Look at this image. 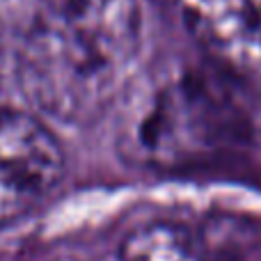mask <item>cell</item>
Returning <instances> with one entry per match:
<instances>
[{"label": "cell", "instance_id": "obj_2", "mask_svg": "<svg viewBox=\"0 0 261 261\" xmlns=\"http://www.w3.org/2000/svg\"><path fill=\"white\" fill-rule=\"evenodd\" d=\"M222 83L231 81L216 69H186L156 83L126 130V151L153 170H184L241 142L248 119Z\"/></svg>", "mask_w": 261, "mask_h": 261}, {"label": "cell", "instance_id": "obj_6", "mask_svg": "<svg viewBox=\"0 0 261 261\" xmlns=\"http://www.w3.org/2000/svg\"><path fill=\"white\" fill-rule=\"evenodd\" d=\"M55 261H83V259H71V257H67V259H55Z\"/></svg>", "mask_w": 261, "mask_h": 261}, {"label": "cell", "instance_id": "obj_3", "mask_svg": "<svg viewBox=\"0 0 261 261\" xmlns=\"http://www.w3.org/2000/svg\"><path fill=\"white\" fill-rule=\"evenodd\" d=\"M62 144L37 117L0 110V227L35 211L64 179Z\"/></svg>", "mask_w": 261, "mask_h": 261}, {"label": "cell", "instance_id": "obj_5", "mask_svg": "<svg viewBox=\"0 0 261 261\" xmlns=\"http://www.w3.org/2000/svg\"><path fill=\"white\" fill-rule=\"evenodd\" d=\"M119 261H204V254L188 227L156 220L128 231L119 245Z\"/></svg>", "mask_w": 261, "mask_h": 261}, {"label": "cell", "instance_id": "obj_4", "mask_svg": "<svg viewBox=\"0 0 261 261\" xmlns=\"http://www.w3.org/2000/svg\"><path fill=\"white\" fill-rule=\"evenodd\" d=\"M208 67L261 96V9L254 0H176Z\"/></svg>", "mask_w": 261, "mask_h": 261}, {"label": "cell", "instance_id": "obj_1", "mask_svg": "<svg viewBox=\"0 0 261 261\" xmlns=\"http://www.w3.org/2000/svg\"><path fill=\"white\" fill-rule=\"evenodd\" d=\"M21 92L46 115L87 119L135 58L138 0H0Z\"/></svg>", "mask_w": 261, "mask_h": 261}]
</instances>
